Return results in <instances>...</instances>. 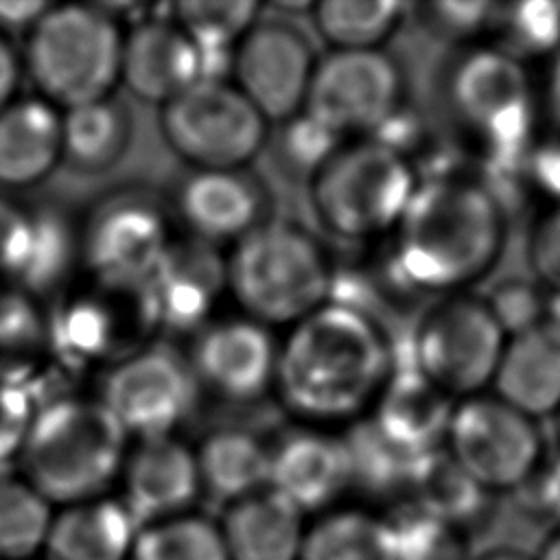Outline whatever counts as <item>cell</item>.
Returning a JSON list of instances; mask_svg holds the SVG:
<instances>
[{
	"label": "cell",
	"mask_w": 560,
	"mask_h": 560,
	"mask_svg": "<svg viewBox=\"0 0 560 560\" xmlns=\"http://www.w3.org/2000/svg\"><path fill=\"white\" fill-rule=\"evenodd\" d=\"M455 400L416 368L392 370L368 420L402 455L416 459L444 446Z\"/></svg>",
	"instance_id": "obj_20"
},
{
	"label": "cell",
	"mask_w": 560,
	"mask_h": 560,
	"mask_svg": "<svg viewBox=\"0 0 560 560\" xmlns=\"http://www.w3.org/2000/svg\"><path fill=\"white\" fill-rule=\"evenodd\" d=\"M547 317L560 326V295H551L547 302Z\"/></svg>",
	"instance_id": "obj_53"
},
{
	"label": "cell",
	"mask_w": 560,
	"mask_h": 560,
	"mask_svg": "<svg viewBox=\"0 0 560 560\" xmlns=\"http://www.w3.org/2000/svg\"><path fill=\"white\" fill-rule=\"evenodd\" d=\"M127 455V433L96 398L63 396L42 405L20 451L22 477L48 501L98 499Z\"/></svg>",
	"instance_id": "obj_3"
},
{
	"label": "cell",
	"mask_w": 560,
	"mask_h": 560,
	"mask_svg": "<svg viewBox=\"0 0 560 560\" xmlns=\"http://www.w3.org/2000/svg\"><path fill=\"white\" fill-rule=\"evenodd\" d=\"M35 219V210L0 195V284H18L33 249Z\"/></svg>",
	"instance_id": "obj_40"
},
{
	"label": "cell",
	"mask_w": 560,
	"mask_h": 560,
	"mask_svg": "<svg viewBox=\"0 0 560 560\" xmlns=\"http://www.w3.org/2000/svg\"><path fill=\"white\" fill-rule=\"evenodd\" d=\"M475 560H532V558H527L525 553L514 551V549H490Z\"/></svg>",
	"instance_id": "obj_52"
},
{
	"label": "cell",
	"mask_w": 560,
	"mask_h": 560,
	"mask_svg": "<svg viewBox=\"0 0 560 560\" xmlns=\"http://www.w3.org/2000/svg\"><path fill=\"white\" fill-rule=\"evenodd\" d=\"M534 560H560V529H553L540 545Z\"/></svg>",
	"instance_id": "obj_51"
},
{
	"label": "cell",
	"mask_w": 560,
	"mask_h": 560,
	"mask_svg": "<svg viewBox=\"0 0 560 560\" xmlns=\"http://www.w3.org/2000/svg\"><path fill=\"white\" fill-rule=\"evenodd\" d=\"M120 81L140 101L164 107L206 81L203 50L173 20H144L122 35Z\"/></svg>",
	"instance_id": "obj_18"
},
{
	"label": "cell",
	"mask_w": 560,
	"mask_h": 560,
	"mask_svg": "<svg viewBox=\"0 0 560 560\" xmlns=\"http://www.w3.org/2000/svg\"><path fill=\"white\" fill-rule=\"evenodd\" d=\"M195 459L201 490L228 505L269 486V448L249 431L210 433Z\"/></svg>",
	"instance_id": "obj_27"
},
{
	"label": "cell",
	"mask_w": 560,
	"mask_h": 560,
	"mask_svg": "<svg viewBox=\"0 0 560 560\" xmlns=\"http://www.w3.org/2000/svg\"><path fill=\"white\" fill-rule=\"evenodd\" d=\"M269 488L302 514L335 505L352 488L343 438L300 429L278 440L269 448Z\"/></svg>",
	"instance_id": "obj_19"
},
{
	"label": "cell",
	"mask_w": 560,
	"mask_h": 560,
	"mask_svg": "<svg viewBox=\"0 0 560 560\" xmlns=\"http://www.w3.org/2000/svg\"><path fill=\"white\" fill-rule=\"evenodd\" d=\"M35 238L28 262L18 280V289L35 298L37 291L50 289L61 280L72 262L74 241L70 228L55 214L35 210Z\"/></svg>",
	"instance_id": "obj_39"
},
{
	"label": "cell",
	"mask_w": 560,
	"mask_h": 560,
	"mask_svg": "<svg viewBox=\"0 0 560 560\" xmlns=\"http://www.w3.org/2000/svg\"><path fill=\"white\" fill-rule=\"evenodd\" d=\"M48 354V324L37 300L0 284V383L28 385Z\"/></svg>",
	"instance_id": "obj_31"
},
{
	"label": "cell",
	"mask_w": 560,
	"mask_h": 560,
	"mask_svg": "<svg viewBox=\"0 0 560 560\" xmlns=\"http://www.w3.org/2000/svg\"><path fill=\"white\" fill-rule=\"evenodd\" d=\"M225 280V260L217 247L199 238L168 245L164 258L140 289L151 322L171 330H188L203 322L219 300Z\"/></svg>",
	"instance_id": "obj_16"
},
{
	"label": "cell",
	"mask_w": 560,
	"mask_h": 560,
	"mask_svg": "<svg viewBox=\"0 0 560 560\" xmlns=\"http://www.w3.org/2000/svg\"><path fill=\"white\" fill-rule=\"evenodd\" d=\"M556 427H558V435H560V409L556 411Z\"/></svg>",
	"instance_id": "obj_54"
},
{
	"label": "cell",
	"mask_w": 560,
	"mask_h": 560,
	"mask_svg": "<svg viewBox=\"0 0 560 560\" xmlns=\"http://www.w3.org/2000/svg\"><path fill=\"white\" fill-rule=\"evenodd\" d=\"M258 4L252 0H186L173 7V22L208 52H232L256 24Z\"/></svg>",
	"instance_id": "obj_36"
},
{
	"label": "cell",
	"mask_w": 560,
	"mask_h": 560,
	"mask_svg": "<svg viewBox=\"0 0 560 560\" xmlns=\"http://www.w3.org/2000/svg\"><path fill=\"white\" fill-rule=\"evenodd\" d=\"M138 525L116 499L66 505L50 521L46 560H129Z\"/></svg>",
	"instance_id": "obj_25"
},
{
	"label": "cell",
	"mask_w": 560,
	"mask_h": 560,
	"mask_svg": "<svg viewBox=\"0 0 560 560\" xmlns=\"http://www.w3.org/2000/svg\"><path fill=\"white\" fill-rule=\"evenodd\" d=\"M50 503L24 479L0 472V560H28L48 536Z\"/></svg>",
	"instance_id": "obj_33"
},
{
	"label": "cell",
	"mask_w": 560,
	"mask_h": 560,
	"mask_svg": "<svg viewBox=\"0 0 560 560\" xmlns=\"http://www.w3.org/2000/svg\"><path fill=\"white\" fill-rule=\"evenodd\" d=\"M197 378L188 361L164 346L133 350L103 378L101 402L136 440L171 435L188 416Z\"/></svg>",
	"instance_id": "obj_12"
},
{
	"label": "cell",
	"mask_w": 560,
	"mask_h": 560,
	"mask_svg": "<svg viewBox=\"0 0 560 560\" xmlns=\"http://www.w3.org/2000/svg\"><path fill=\"white\" fill-rule=\"evenodd\" d=\"M455 118L501 164L525 153L532 140L536 96L516 57L499 46L475 48L459 57L448 77Z\"/></svg>",
	"instance_id": "obj_7"
},
{
	"label": "cell",
	"mask_w": 560,
	"mask_h": 560,
	"mask_svg": "<svg viewBox=\"0 0 560 560\" xmlns=\"http://www.w3.org/2000/svg\"><path fill=\"white\" fill-rule=\"evenodd\" d=\"M444 448L488 494L529 486L545 455L538 422L494 394L455 400Z\"/></svg>",
	"instance_id": "obj_8"
},
{
	"label": "cell",
	"mask_w": 560,
	"mask_h": 560,
	"mask_svg": "<svg viewBox=\"0 0 560 560\" xmlns=\"http://www.w3.org/2000/svg\"><path fill=\"white\" fill-rule=\"evenodd\" d=\"M48 7L39 0H0V28L28 31Z\"/></svg>",
	"instance_id": "obj_48"
},
{
	"label": "cell",
	"mask_w": 560,
	"mask_h": 560,
	"mask_svg": "<svg viewBox=\"0 0 560 560\" xmlns=\"http://www.w3.org/2000/svg\"><path fill=\"white\" fill-rule=\"evenodd\" d=\"M131 140V116L122 103L107 98L61 112V160L96 173L114 166Z\"/></svg>",
	"instance_id": "obj_29"
},
{
	"label": "cell",
	"mask_w": 560,
	"mask_h": 560,
	"mask_svg": "<svg viewBox=\"0 0 560 560\" xmlns=\"http://www.w3.org/2000/svg\"><path fill=\"white\" fill-rule=\"evenodd\" d=\"M46 324L48 352H57L72 365L96 361L120 343V317L98 291L66 300L55 315L46 317Z\"/></svg>",
	"instance_id": "obj_30"
},
{
	"label": "cell",
	"mask_w": 560,
	"mask_h": 560,
	"mask_svg": "<svg viewBox=\"0 0 560 560\" xmlns=\"http://www.w3.org/2000/svg\"><path fill=\"white\" fill-rule=\"evenodd\" d=\"M542 112L553 136L560 140V50L551 55V61L545 74Z\"/></svg>",
	"instance_id": "obj_49"
},
{
	"label": "cell",
	"mask_w": 560,
	"mask_h": 560,
	"mask_svg": "<svg viewBox=\"0 0 560 560\" xmlns=\"http://www.w3.org/2000/svg\"><path fill=\"white\" fill-rule=\"evenodd\" d=\"M486 304L508 337L547 319V315H542L547 304L540 302V295L532 287L521 282L499 287V291L492 295V300H486Z\"/></svg>",
	"instance_id": "obj_45"
},
{
	"label": "cell",
	"mask_w": 560,
	"mask_h": 560,
	"mask_svg": "<svg viewBox=\"0 0 560 560\" xmlns=\"http://www.w3.org/2000/svg\"><path fill=\"white\" fill-rule=\"evenodd\" d=\"M228 560H298L304 514L269 486L228 505L219 525Z\"/></svg>",
	"instance_id": "obj_24"
},
{
	"label": "cell",
	"mask_w": 560,
	"mask_h": 560,
	"mask_svg": "<svg viewBox=\"0 0 560 560\" xmlns=\"http://www.w3.org/2000/svg\"><path fill=\"white\" fill-rule=\"evenodd\" d=\"M387 521L398 560H468L464 534L411 503Z\"/></svg>",
	"instance_id": "obj_38"
},
{
	"label": "cell",
	"mask_w": 560,
	"mask_h": 560,
	"mask_svg": "<svg viewBox=\"0 0 560 560\" xmlns=\"http://www.w3.org/2000/svg\"><path fill=\"white\" fill-rule=\"evenodd\" d=\"M418 182L405 153L361 138L339 144L313 173L311 201L335 236L365 241L394 232Z\"/></svg>",
	"instance_id": "obj_6"
},
{
	"label": "cell",
	"mask_w": 560,
	"mask_h": 560,
	"mask_svg": "<svg viewBox=\"0 0 560 560\" xmlns=\"http://www.w3.org/2000/svg\"><path fill=\"white\" fill-rule=\"evenodd\" d=\"M337 149H339V138L328 129H324L304 112L282 122V133H280L282 158L293 168L308 171L311 177Z\"/></svg>",
	"instance_id": "obj_41"
},
{
	"label": "cell",
	"mask_w": 560,
	"mask_h": 560,
	"mask_svg": "<svg viewBox=\"0 0 560 560\" xmlns=\"http://www.w3.org/2000/svg\"><path fill=\"white\" fill-rule=\"evenodd\" d=\"M129 560H228V553L219 525L182 514L140 527Z\"/></svg>",
	"instance_id": "obj_34"
},
{
	"label": "cell",
	"mask_w": 560,
	"mask_h": 560,
	"mask_svg": "<svg viewBox=\"0 0 560 560\" xmlns=\"http://www.w3.org/2000/svg\"><path fill=\"white\" fill-rule=\"evenodd\" d=\"M494 396L540 420L560 409V326L549 317L508 337L492 376Z\"/></svg>",
	"instance_id": "obj_22"
},
{
	"label": "cell",
	"mask_w": 560,
	"mask_h": 560,
	"mask_svg": "<svg viewBox=\"0 0 560 560\" xmlns=\"http://www.w3.org/2000/svg\"><path fill=\"white\" fill-rule=\"evenodd\" d=\"M225 280L249 319L295 324L330 300L335 276L322 245L291 223H260L234 243Z\"/></svg>",
	"instance_id": "obj_4"
},
{
	"label": "cell",
	"mask_w": 560,
	"mask_h": 560,
	"mask_svg": "<svg viewBox=\"0 0 560 560\" xmlns=\"http://www.w3.org/2000/svg\"><path fill=\"white\" fill-rule=\"evenodd\" d=\"M527 256L538 282L551 295H560V203H553L534 225Z\"/></svg>",
	"instance_id": "obj_44"
},
{
	"label": "cell",
	"mask_w": 560,
	"mask_h": 560,
	"mask_svg": "<svg viewBox=\"0 0 560 560\" xmlns=\"http://www.w3.org/2000/svg\"><path fill=\"white\" fill-rule=\"evenodd\" d=\"M505 245V212L483 184L438 175L418 182L394 228L392 262L416 291L453 293L483 278Z\"/></svg>",
	"instance_id": "obj_2"
},
{
	"label": "cell",
	"mask_w": 560,
	"mask_h": 560,
	"mask_svg": "<svg viewBox=\"0 0 560 560\" xmlns=\"http://www.w3.org/2000/svg\"><path fill=\"white\" fill-rule=\"evenodd\" d=\"M341 438L350 457L352 486L374 494L407 492L413 459L385 442L368 418L352 422Z\"/></svg>",
	"instance_id": "obj_35"
},
{
	"label": "cell",
	"mask_w": 560,
	"mask_h": 560,
	"mask_svg": "<svg viewBox=\"0 0 560 560\" xmlns=\"http://www.w3.org/2000/svg\"><path fill=\"white\" fill-rule=\"evenodd\" d=\"M298 560H398L387 516L361 508L326 510L304 532Z\"/></svg>",
	"instance_id": "obj_28"
},
{
	"label": "cell",
	"mask_w": 560,
	"mask_h": 560,
	"mask_svg": "<svg viewBox=\"0 0 560 560\" xmlns=\"http://www.w3.org/2000/svg\"><path fill=\"white\" fill-rule=\"evenodd\" d=\"M497 2H429L424 20L451 39H466L492 28Z\"/></svg>",
	"instance_id": "obj_43"
},
{
	"label": "cell",
	"mask_w": 560,
	"mask_h": 560,
	"mask_svg": "<svg viewBox=\"0 0 560 560\" xmlns=\"http://www.w3.org/2000/svg\"><path fill=\"white\" fill-rule=\"evenodd\" d=\"M492 28L501 33L499 48L518 61L553 55L560 50V2L497 4Z\"/></svg>",
	"instance_id": "obj_37"
},
{
	"label": "cell",
	"mask_w": 560,
	"mask_h": 560,
	"mask_svg": "<svg viewBox=\"0 0 560 560\" xmlns=\"http://www.w3.org/2000/svg\"><path fill=\"white\" fill-rule=\"evenodd\" d=\"M120 472L122 505L138 527L182 516L201 490L195 453L173 435L138 440Z\"/></svg>",
	"instance_id": "obj_17"
},
{
	"label": "cell",
	"mask_w": 560,
	"mask_h": 560,
	"mask_svg": "<svg viewBox=\"0 0 560 560\" xmlns=\"http://www.w3.org/2000/svg\"><path fill=\"white\" fill-rule=\"evenodd\" d=\"M177 210L195 238L236 243L265 223V190L241 168L197 171L182 184Z\"/></svg>",
	"instance_id": "obj_21"
},
{
	"label": "cell",
	"mask_w": 560,
	"mask_h": 560,
	"mask_svg": "<svg viewBox=\"0 0 560 560\" xmlns=\"http://www.w3.org/2000/svg\"><path fill=\"white\" fill-rule=\"evenodd\" d=\"M407 494L411 505L462 534L486 514L490 499L444 446L413 459Z\"/></svg>",
	"instance_id": "obj_26"
},
{
	"label": "cell",
	"mask_w": 560,
	"mask_h": 560,
	"mask_svg": "<svg viewBox=\"0 0 560 560\" xmlns=\"http://www.w3.org/2000/svg\"><path fill=\"white\" fill-rule=\"evenodd\" d=\"M122 35L92 4H50L28 28L24 66L44 101L70 109L107 98L120 81Z\"/></svg>",
	"instance_id": "obj_5"
},
{
	"label": "cell",
	"mask_w": 560,
	"mask_h": 560,
	"mask_svg": "<svg viewBox=\"0 0 560 560\" xmlns=\"http://www.w3.org/2000/svg\"><path fill=\"white\" fill-rule=\"evenodd\" d=\"M405 9L396 0H324L313 7V22L332 50H381Z\"/></svg>",
	"instance_id": "obj_32"
},
{
	"label": "cell",
	"mask_w": 560,
	"mask_h": 560,
	"mask_svg": "<svg viewBox=\"0 0 560 560\" xmlns=\"http://www.w3.org/2000/svg\"><path fill=\"white\" fill-rule=\"evenodd\" d=\"M61 162V112L44 98H13L0 109V188L46 179Z\"/></svg>",
	"instance_id": "obj_23"
},
{
	"label": "cell",
	"mask_w": 560,
	"mask_h": 560,
	"mask_svg": "<svg viewBox=\"0 0 560 560\" xmlns=\"http://www.w3.org/2000/svg\"><path fill=\"white\" fill-rule=\"evenodd\" d=\"M505 341L508 335L486 300L448 295L418 322L411 368L462 400L492 385Z\"/></svg>",
	"instance_id": "obj_9"
},
{
	"label": "cell",
	"mask_w": 560,
	"mask_h": 560,
	"mask_svg": "<svg viewBox=\"0 0 560 560\" xmlns=\"http://www.w3.org/2000/svg\"><path fill=\"white\" fill-rule=\"evenodd\" d=\"M168 147L197 171L245 166L262 149L267 120L225 81H199L162 107Z\"/></svg>",
	"instance_id": "obj_10"
},
{
	"label": "cell",
	"mask_w": 560,
	"mask_h": 560,
	"mask_svg": "<svg viewBox=\"0 0 560 560\" xmlns=\"http://www.w3.org/2000/svg\"><path fill=\"white\" fill-rule=\"evenodd\" d=\"M392 374L381 326L359 306L328 300L293 324L278 348L273 385L284 405L313 422H357Z\"/></svg>",
	"instance_id": "obj_1"
},
{
	"label": "cell",
	"mask_w": 560,
	"mask_h": 560,
	"mask_svg": "<svg viewBox=\"0 0 560 560\" xmlns=\"http://www.w3.org/2000/svg\"><path fill=\"white\" fill-rule=\"evenodd\" d=\"M402 72L383 50H332L315 63L304 114L341 138H374L402 109Z\"/></svg>",
	"instance_id": "obj_11"
},
{
	"label": "cell",
	"mask_w": 560,
	"mask_h": 560,
	"mask_svg": "<svg viewBox=\"0 0 560 560\" xmlns=\"http://www.w3.org/2000/svg\"><path fill=\"white\" fill-rule=\"evenodd\" d=\"M278 346L267 326L249 319H223L201 330L192 348V374L230 400L258 398L276 378Z\"/></svg>",
	"instance_id": "obj_15"
},
{
	"label": "cell",
	"mask_w": 560,
	"mask_h": 560,
	"mask_svg": "<svg viewBox=\"0 0 560 560\" xmlns=\"http://www.w3.org/2000/svg\"><path fill=\"white\" fill-rule=\"evenodd\" d=\"M532 175L545 195H551L560 203V140L553 138L540 147L532 160Z\"/></svg>",
	"instance_id": "obj_47"
},
{
	"label": "cell",
	"mask_w": 560,
	"mask_h": 560,
	"mask_svg": "<svg viewBox=\"0 0 560 560\" xmlns=\"http://www.w3.org/2000/svg\"><path fill=\"white\" fill-rule=\"evenodd\" d=\"M37 409L28 385L0 383V466L20 457Z\"/></svg>",
	"instance_id": "obj_42"
},
{
	"label": "cell",
	"mask_w": 560,
	"mask_h": 560,
	"mask_svg": "<svg viewBox=\"0 0 560 560\" xmlns=\"http://www.w3.org/2000/svg\"><path fill=\"white\" fill-rule=\"evenodd\" d=\"M171 245L158 208L118 199L94 212L81 238V256L96 282L114 291H140Z\"/></svg>",
	"instance_id": "obj_14"
},
{
	"label": "cell",
	"mask_w": 560,
	"mask_h": 560,
	"mask_svg": "<svg viewBox=\"0 0 560 560\" xmlns=\"http://www.w3.org/2000/svg\"><path fill=\"white\" fill-rule=\"evenodd\" d=\"M536 508L547 516L556 529H560V457L540 468L536 479Z\"/></svg>",
	"instance_id": "obj_46"
},
{
	"label": "cell",
	"mask_w": 560,
	"mask_h": 560,
	"mask_svg": "<svg viewBox=\"0 0 560 560\" xmlns=\"http://www.w3.org/2000/svg\"><path fill=\"white\" fill-rule=\"evenodd\" d=\"M315 63L308 39L280 20L256 22L232 50L236 90L267 122L304 109Z\"/></svg>",
	"instance_id": "obj_13"
},
{
	"label": "cell",
	"mask_w": 560,
	"mask_h": 560,
	"mask_svg": "<svg viewBox=\"0 0 560 560\" xmlns=\"http://www.w3.org/2000/svg\"><path fill=\"white\" fill-rule=\"evenodd\" d=\"M22 63L11 44L0 35V109L13 101Z\"/></svg>",
	"instance_id": "obj_50"
}]
</instances>
